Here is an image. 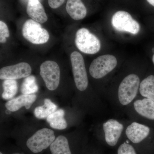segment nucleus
I'll return each instance as SVG.
<instances>
[{
  "mask_svg": "<svg viewBox=\"0 0 154 154\" xmlns=\"http://www.w3.org/2000/svg\"><path fill=\"white\" fill-rule=\"evenodd\" d=\"M55 139L53 131L47 128H42L29 138L26 145L31 152L37 153L47 149Z\"/></svg>",
  "mask_w": 154,
  "mask_h": 154,
  "instance_id": "0eeeda50",
  "label": "nucleus"
},
{
  "mask_svg": "<svg viewBox=\"0 0 154 154\" xmlns=\"http://www.w3.org/2000/svg\"><path fill=\"white\" fill-rule=\"evenodd\" d=\"M140 93L145 98L154 102V76L150 75L142 81L140 85Z\"/></svg>",
  "mask_w": 154,
  "mask_h": 154,
  "instance_id": "a211bd4d",
  "label": "nucleus"
},
{
  "mask_svg": "<svg viewBox=\"0 0 154 154\" xmlns=\"http://www.w3.org/2000/svg\"><path fill=\"white\" fill-rule=\"evenodd\" d=\"M148 127L136 122H132L127 128L125 134L128 140L134 144H140L148 136Z\"/></svg>",
  "mask_w": 154,
  "mask_h": 154,
  "instance_id": "9b49d317",
  "label": "nucleus"
},
{
  "mask_svg": "<svg viewBox=\"0 0 154 154\" xmlns=\"http://www.w3.org/2000/svg\"><path fill=\"white\" fill-rule=\"evenodd\" d=\"M64 111L62 109L57 110L46 118L50 126L54 129L63 130L67 127L66 120L64 118Z\"/></svg>",
  "mask_w": 154,
  "mask_h": 154,
  "instance_id": "dca6fc26",
  "label": "nucleus"
},
{
  "mask_svg": "<svg viewBox=\"0 0 154 154\" xmlns=\"http://www.w3.org/2000/svg\"><path fill=\"white\" fill-rule=\"evenodd\" d=\"M117 64V59L114 56H100L91 63L89 68L90 75L94 79H101L114 69Z\"/></svg>",
  "mask_w": 154,
  "mask_h": 154,
  "instance_id": "423d86ee",
  "label": "nucleus"
},
{
  "mask_svg": "<svg viewBox=\"0 0 154 154\" xmlns=\"http://www.w3.org/2000/svg\"><path fill=\"white\" fill-rule=\"evenodd\" d=\"M26 12L31 19L38 23H43L47 21L44 7L38 0H28Z\"/></svg>",
  "mask_w": 154,
  "mask_h": 154,
  "instance_id": "f8f14e48",
  "label": "nucleus"
},
{
  "mask_svg": "<svg viewBox=\"0 0 154 154\" xmlns=\"http://www.w3.org/2000/svg\"><path fill=\"white\" fill-rule=\"evenodd\" d=\"M32 69L29 64L21 62L2 68L0 70V79L1 80H17L25 78L30 75Z\"/></svg>",
  "mask_w": 154,
  "mask_h": 154,
  "instance_id": "1a4fd4ad",
  "label": "nucleus"
},
{
  "mask_svg": "<svg viewBox=\"0 0 154 154\" xmlns=\"http://www.w3.org/2000/svg\"><path fill=\"white\" fill-rule=\"evenodd\" d=\"M128 140L123 142L119 145L116 154H139L137 150Z\"/></svg>",
  "mask_w": 154,
  "mask_h": 154,
  "instance_id": "4be33fe9",
  "label": "nucleus"
},
{
  "mask_svg": "<svg viewBox=\"0 0 154 154\" xmlns=\"http://www.w3.org/2000/svg\"><path fill=\"white\" fill-rule=\"evenodd\" d=\"M38 88L36 79L33 75L26 77L23 81L21 86V92L24 95H31L38 91Z\"/></svg>",
  "mask_w": 154,
  "mask_h": 154,
  "instance_id": "412c9836",
  "label": "nucleus"
},
{
  "mask_svg": "<svg viewBox=\"0 0 154 154\" xmlns=\"http://www.w3.org/2000/svg\"><path fill=\"white\" fill-rule=\"evenodd\" d=\"M149 4L154 7V0H146Z\"/></svg>",
  "mask_w": 154,
  "mask_h": 154,
  "instance_id": "393cba45",
  "label": "nucleus"
},
{
  "mask_svg": "<svg viewBox=\"0 0 154 154\" xmlns=\"http://www.w3.org/2000/svg\"><path fill=\"white\" fill-rule=\"evenodd\" d=\"M111 25L119 32H127L136 35L139 32L140 25L127 11H119L111 18Z\"/></svg>",
  "mask_w": 154,
  "mask_h": 154,
  "instance_id": "20e7f679",
  "label": "nucleus"
},
{
  "mask_svg": "<svg viewBox=\"0 0 154 154\" xmlns=\"http://www.w3.org/2000/svg\"><path fill=\"white\" fill-rule=\"evenodd\" d=\"M4 91L2 94L3 99L6 100L11 99L17 94L18 90V83L16 80H4L3 83Z\"/></svg>",
  "mask_w": 154,
  "mask_h": 154,
  "instance_id": "aec40b11",
  "label": "nucleus"
},
{
  "mask_svg": "<svg viewBox=\"0 0 154 154\" xmlns=\"http://www.w3.org/2000/svg\"><path fill=\"white\" fill-rule=\"evenodd\" d=\"M140 85V80L137 75L131 74L125 78L118 89V98L120 104L126 105L132 102L137 96Z\"/></svg>",
  "mask_w": 154,
  "mask_h": 154,
  "instance_id": "f03ea898",
  "label": "nucleus"
},
{
  "mask_svg": "<svg viewBox=\"0 0 154 154\" xmlns=\"http://www.w3.org/2000/svg\"><path fill=\"white\" fill-rule=\"evenodd\" d=\"M44 102L43 106L36 107L34 110L35 116L39 119L47 118L57 110V106L50 99H45Z\"/></svg>",
  "mask_w": 154,
  "mask_h": 154,
  "instance_id": "6ab92c4d",
  "label": "nucleus"
},
{
  "mask_svg": "<svg viewBox=\"0 0 154 154\" xmlns=\"http://www.w3.org/2000/svg\"><path fill=\"white\" fill-rule=\"evenodd\" d=\"M67 13L75 20L84 19L87 14V9L82 0H67L66 6Z\"/></svg>",
  "mask_w": 154,
  "mask_h": 154,
  "instance_id": "4468645a",
  "label": "nucleus"
},
{
  "mask_svg": "<svg viewBox=\"0 0 154 154\" xmlns=\"http://www.w3.org/2000/svg\"><path fill=\"white\" fill-rule=\"evenodd\" d=\"M75 43L80 51L87 54H95L101 48L99 38L86 28H81L77 31Z\"/></svg>",
  "mask_w": 154,
  "mask_h": 154,
  "instance_id": "f257e3e1",
  "label": "nucleus"
},
{
  "mask_svg": "<svg viewBox=\"0 0 154 154\" xmlns=\"http://www.w3.org/2000/svg\"><path fill=\"white\" fill-rule=\"evenodd\" d=\"M105 140L107 145L115 147L118 144L124 128L123 125L115 119H109L103 124Z\"/></svg>",
  "mask_w": 154,
  "mask_h": 154,
  "instance_id": "9d476101",
  "label": "nucleus"
},
{
  "mask_svg": "<svg viewBox=\"0 0 154 154\" xmlns=\"http://www.w3.org/2000/svg\"><path fill=\"white\" fill-rule=\"evenodd\" d=\"M10 36L8 28L5 23L2 21H0V42L1 43H5L6 38Z\"/></svg>",
  "mask_w": 154,
  "mask_h": 154,
  "instance_id": "5701e85b",
  "label": "nucleus"
},
{
  "mask_svg": "<svg viewBox=\"0 0 154 154\" xmlns=\"http://www.w3.org/2000/svg\"><path fill=\"white\" fill-rule=\"evenodd\" d=\"M70 60L76 87L79 91H85L88 87V80L84 58L79 52L75 51L71 54Z\"/></svg>",
  "mask_w": 154,
  "mask_h": 154,
  "instance_id": "39448f33",
  "label": "nucleus"
},
{
  "mask_svg": "<svg viewBox=\"0 0 154 154\" xmlns=\"http://www.w3.org/2000/svg\"><path fill=\"white\" fill-rule=\"evenodd\" d=\"M52 154H72L68 141L63 135L59 136L50 146Z\"/></svg>",
  "mask_w": 154,
  "mask_h": 154,
  "instance_id": "f3484780",
  "label": "nucleus"
},
{
  "mask_svg": "<svg viewBox=\"0 0 154 154\" xmlns=\"http://www.w3.org/2000/svg\"><path fill=\"white\" fill-rule=\"evenodd\" d=\"M65 0H48V5L52 9H57L60 7Z\"/></svg>",
  "mask_w": 154,
  "mask_h": 154,
  "instance_id": "b1692460",
  "label": "nucleus"
},
{
  "mask_svg": "<svg viewBox=\"0 0 154 154\" xmlns=\"http://www.w3.org/2000/svg\"><path fill=\"white\" fill-rule=\"evenodd\" d=\"M0 154H3L2 152L0 153Z\"/></svg>",
  "mask_w": 154,
  "mask_h": 154,
  "instance_id": "bb28decb",
  "label": "nucleus"
},
{
  "mask_svg": "<svg viewBox=\"0 0 154 154\" xmlns=\"http://www.w3.org/2000/svg\"><path fill=\"white\" fill-rule=\"evenodd\" d=\"M36 99V96L35 94H22L17 98L9 100L6 103L5 107L8 110L11 112L17 111L23 107L29 109Z\"/></svg>",
  "mask_w": 154,
  "mask_h": 154,
  "instance_id": "ddd939ff",
  "label": "nucleus"
},
{
  "mask_svg": "<svg viewBox=\"0 0 154 154\" xmlns=\"http://www.w3.org/2000/svg\"><path fill=\"white\" fill-rule=\"evenodd\" d=\"M152 62L154 64V54L153 56L152 57Z\"/></svg>",
  "mask_w": 154,
  "mask_h": 154,
  "instance_id": "a878e982",
  "label": "nucleus"
},
{
  "mask_svg": "<svg viewBox=\"0 0 154 154\" xmlns=\"http://www.w3.org/2000/svg\"><path fill=\"white\" fill-rule=\"evenodd\" d=\"M22 34L26 40L34 44L46 43L50 37L47 30L42 28L39 23L32 19H28L24 23Z\"/></svg>",
  "mask_w": 154,
  "mask_h": 154,
  "instance_id": "7ed1b4c3",
  "label": "nucleus"
},
{
  "mask_svg": "<svg viewBox=\"0 0 154 154\" xmlns=\"http://www.w3.org/2000/svg\"><path fill=\"white\" fill-rule=\"evenodd\" d=\"M40 75L50 91H54L58 87L60 81V69L54 61L47 60L40 67Z\"/></svg>",
  "mask_w": 154,
  "mask_h": 154,
  "instance_id": "6e6552de",
  "label": "nucleus"
},
{
  "mask_svg": "<svg viewBox=\"0 0 154 154\" xmlns=\"http://www.w3.org/2000/svg\"><path fill=\"white\" fill-rule=\"evenodd\" d=\"M135 110L140 115L148 119L154 120V102L151 99L144 98L135 101Z\"/></svg>",
  "mask_w": 154,
  "mask_h": 154,
  "instance_id": "2eb2a0df",
  "label": "nucleus"
}]
</instances>
